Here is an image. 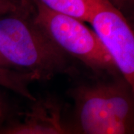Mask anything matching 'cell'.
Returning <instances> with one entry per match:
<instances>
[{
	"instance_id": "1",
	"label": "cell",
	"mask_w": 134,
	"mask_h": 134,
	"mask_svg": "<svg viewBox=\"0 0 134 134\" xmlns=\"http://www.w3.org/2000/svg\"><path fill=\"white\" fill-rule=\"evenodd\" d=\"M128 88L113 83L79 89L72 126L77 134H134L133 102Z\"/></svg>"
},
{
	"instance_id": "2",
	"label": "cell",
	"mask_w": 134,
	"mask_h": 134,
	"mask_svg": "<svg viewBox=\"0 0 134 134\" xmlns=\"http://www.w3.org/2000/svg\"><path fill=\"white\" fill-rule=\"evenodd\" d=\"M0 54L11 66L41 77L66 65L65 53L34 23L14 14L0 17Z\"/></svg>"
},
{
	"instance_id": "3",
	"label": "cell",
	"mask_w": 134,
	"mask_h": 134,
	"mask_svg": "<svg viewBox=\"0 0 134 134\" xmlns=\"http://www.w3.org/2000/svg\"><path fill=\"white\" fill-rule=\"evenodd\" d=\"M33 23L63 52L69 54L96 71H113L115 67L96 34L83 22L49 10L37 0Z\"/></svg>"
},
{
	"instance_id": "4",
	"label": "cell",
	"mask_w": 134,
	"mask_h": 134,
	"mask_svg": "<svg viewBox=\"0 0 134 134\" xmlns=\"http://www.w3.org/2000/svg\"><path fill=\"white\" fill-rule=\"evenodd\" d=\"M89 23L125 81L134 87V35L125 16L110 2L92 10Z\"/></svg>"
},
{
	"instance_id": "5",
	"label": "cell",
	"mask_w": 134,
	"mask_h": 134,
	"mask_svg": "<svg viewBox=\"0 0 134 134\" xmlns=\"http://www.w3.org/2000/svg\"><path fill=\"white\" fill-rule=\"evenodd\" d=\"M0 134H77L73 127L62 123L58 116H42L0 130Z\"/></svg>"
},
{
	"instance_id": "6",
	"label": "cell",
	"mask_w": 134,
	"mask_h": 134,
	"mask_svg": "<svg viewBox=\"0 0 134 134\" xmlns=\"http://www.w3.org/2000/svg\"><path fill=\"white\" fill-rule=\"evenodd\" d=\"M40 77L33 72H22L0 67V86L31 100H35L29 84Z\"/></svg>"
},
{
	"instance_id": "7",
	"label": "cell",
	"mask_w": 134,
	"mask_h": 134,
	"mask_svg": "<svg viewBox=\"0 0 134 134\" xmlns=\"http://www.w3.org/2000/svg\"><path fill=\"white\" fill-rule=\"evenodd\" d=\"M49 10L89 23L91 12L86 0H37Z\"/></svg>"
},
{
	"instance_id": "8",
	"label": "cell",
	"mask_w": 134,
	"mask_h": 134,
	"mask_svg": "<svg viewBox=\"0 0 134 134\" xmlns=\"http://www.w3.org/2000/svg\"><path fill=\"white\" fill-rule=\"evenodd\" d=\"M20 7V0H0V17L16 14Z\"/></svg>"
},
{
	"instance_id": "9",
	"label": "cell",
	"mask_w": 134,
	"mask_h": 134,
	"mask_svg": "<svg viewBox=\"0 0 134 134\" xmlns=\"http://www.w3.org/2000/svg\"><path fill=\"white\" fill-rule=\"evenodd\" d=\"M7 115V108L5 101L0 96V123L5 119Z\"/></svg>"
},
{
	"instance_id": "10",
	"label": "cell",
	"mask_w": 134,
	"mask_h": 134,
	"mask_svg": "<svg viewBox=\"0 0 134 134\" xmlns=\"http://www.w3.org/2000/svg\"><path fill=\"white\" fill-rule=\"evenodd\" d=\"M113 5L115 6L116 8L119 10L120 7L125 6L126 4L131 2L132 0H109Z\"/></svg>"
},
{
	"instance_id": "11",
	"label": "cell",
	"mask_w": 134,
	"mask_h": 134,
	"mask_svg": "<svg viewBox=\"0 0 134 134\" xmlns=\"http://www.w3.org/2000/svg\"><path fill=\"white\" fill-rule=\"evenodd\" d=\"M20 4L22 8L28 9L34 4V0H20Z\"/></svg>"
},
{
	"instance_id": "12",
	"label": "cell",
	"mask_w": 134,
	"mask_h": 134,
	"mask_svg": "<svg viewBox=\"0 0 134 134\" xmlns=\"http://www.w3.org/2000/svg\"><path fill=\"white\" fill-rule=\"evenodd\" d=\"M0 67H3V68H10L11 66L6 61L5 58L2 56V54H0Z\"/></svg>"
}]
</instances>
